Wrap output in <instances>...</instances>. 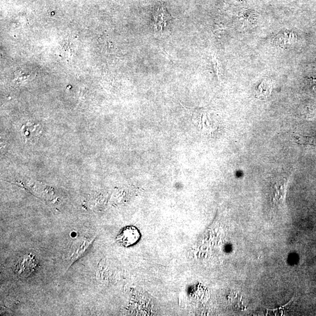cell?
<instances>
[{"label":"cell","instance_id":"obj_1","mask_svg":"<svg viewBox=\"0 0 316 316\" xmlns=\"http://www.w3.org/2000/svg\"><path fill=\"white\" fill-rule=\"evenodd\" d=\"M288 184V179L285 175H279L272 181L269 192L272 206L275 208L284 206Z\"/></svg>","mask_w":316,"mask_h":316},{"label":"cell","instance_id":"obj_2","mask_svg":"<svg viewBox=\"0 0 316 316\" xmlns=\"http://www.w3.org/2000/svg\"><path fill=\"white\" fill-rule=\"evenodd\" d=\"M93 240L92 237H82L74 243L69 253V259L71 263L76 261L83 255L87 248L92 244Z\"/></svg>","mask_w":316,"mask_h":316},{"label":"cell","instance_id":"obj_3","mask_svg":"<svg viewBox=\"0 0 316 316\" xmlns=\"http://www.w3.org/2000/svg\"><path fill=\"white\" fill-rule=\"evenodd\" d=\"M141 237L139 231L136 227L129 226L125 228L117 238V242L125 247H129L138 242Z\"/></svg>","mask_w":316,"mask_h":316},{"label":"cell","instance_id":"obj_4","mask_svg":"<svg viewBox=\"0 0 316 316\" xmlns=\"http://www.w3.org/2000/svg\"><path fill=\"white\" fill-rule=\"evenodd\" d=\"M41 132L40 125L31 122L27 123L21 128L22 134L26 144H34L40 137Z\"/></svg>","mask_w":316,"mask_h":316},{"label":"cell","instance_id":"obj_5","mask_svg":"<svg viewBox=\"0 0 316 316\" xmlns=\"http://www.w3.org/2000/svg\"><path fill=\"white\" fill-rule=\"evenodd\" d=\"M173 17L169 14L164 3H161L154 15L155 27L158 30H163V28L165 27L167 25L168 22Z\"/></svg>","mask_w":316,"mask_h":316},{"label":"cell","instance_id":"obj_6","mask_svg":"<svg viewBox=\"0 0 316 316\" xmlns=\"http://www.w3.org/2000/svg\"><path fill=\"white\" fill-rule=\"evenodd\" d=\"M272 90V83L268 80H263L255 88V97L260 100L268 99L271 94Z\"/></svg>","mask_w":316,"mask_h":316},{"label":"cell","instance_id":"obj_7","mask_svg":"<svg viewBox=\"0 0 316 316\" xmlns=\"http://www.w3.org/2000/svg\"><path fill=\"white\" fill-rule=\"evenodd\" d=\"M14 81L17 83H22L31 80L36 76L34 71L19 69L15 72Z\"/></svg>","mask_w":316,"mask_h":316},{"label":"cell","instance_id":"obj_8","mask_svg":"<svg viewBox=\"0 0 316 316\" xmlns=\"http://www.w3.org/2000/svg\"><path fill=\"white\" fill-rule=\"evenodd\" d=\"M299 144L316 147V135L314 136H295Z\"/></svg>","mask_w":316,"mask_h":316}]
</instances>
